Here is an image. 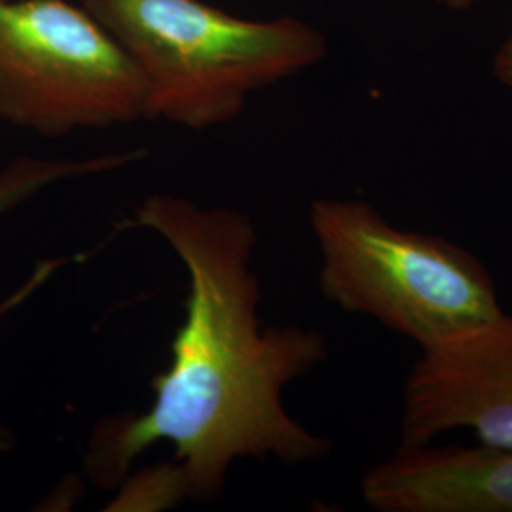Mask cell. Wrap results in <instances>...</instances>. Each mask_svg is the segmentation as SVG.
<instances>
[{"label":"cell","mask_w":512,"mask_h":512,"mask_svg":"<svg viewBox=\"0 0 512 512\" xmlns=\"http://www.w3.org/2000/svg\"><path fill=\"white\" fill-rule=\"evenodd\" d=\"M131 224L164 239L181 260L188 279L184 319L169 363L152 380V403L93 429L86 476L99 488H116L135 459L165 442L188 497L209 503L241 459L296 467L329 458L332 442L285 406V389L329 359V342L300 325H262L253 219L238 209L154 194L135 207Z\"/></svg>","instance_id":"1"},{"label":"cell","mask_w":512,"mask_h":512,"mask_svg":"<svg viewBox=\"0 0 512 512\" xmlns=\"http://www.w3.org/2000/svg\"><path fill=\"white\" fill-rule=\"evenodd\" d=\"M145 76L148 120L232 122L247 97L315 65L327 40L294 18L253 21L203 0H78Z\"/></svg>","instance_id":"2"},{"label":"cell","mask_w":512,"mask_h":512,"mask_svg":"<svg viewBox=\"0 0 512 512\" xmlns=\"http://www.w3.org/2000/svg\"><path fill=\"white\" fill-rule=\"evenodd\" d=\"M310 226L323 296L418 348L503 311L494 277L471 251L399 228L365 200L319 198L311 202Z\"/></svg>","instance_id":"3"},{"label":"cell","mask_w":512,"mask_h":512,"mask_svg":"<svg viewBox=\"0 0 512 512\" xmlns=\"http://www.w3.org/2000/svg\"><path fill=\"white\" fill-rule=\"evenodd\" d=\"M139 120L145 76L80 2L0 0V122L59 139Z\"/></svg>","instance_id":"4"},{"label":"cell","mask_w":512,"mask_h":512,"mask_svg":"<svg viewBox=\"0 0 512 512\" xmlns=\"http://www.w3.org/2000/svg\"><path fill=\"white\" fill-rule=\"evenodd\" d=\"M452 431L512 452L511 313L420 348L403 384L399 446H425Z\"/></svg>","instance_id":"5"},{"label":"cell","mask_w":512,"mask_h":512,"mask_svg":"<svg viewBox=\"0 0 512 512\" xmlns=\"http://www.w3.org/2000/svg\"><path fill=\"white\" fill-rule=\"evenodd\" d=\"M361 497L376 512H512V452L397 446L363 475Z\"/></svg>","instance_id":"6"},{"label":"cell","mask_w":512,"mask_h":512,"mask_svg":"<svg viewBox=\"0 0 512 512\" xmlns=\"http://www.w3.org/2000/svg\"><path fill=\"white\" fill-rule=\"evenodd\" d=\"M145 156L147 150L143 148L118 150L82 160H46L19 156L0 169V217L55 184L112 173L141 162ZM14 444V433L0 425V454L12 450Z\"/></svg>","instance_id":"7"},{"label":"cell","mask_w":512,"mask_h":512,"mask_svg":"<svg viewBox=\"0 0 512 512\" xmlns=\"http://www.w3.org/2000/svg\"><path fill=\"white\" fill-rule=\"evenodd\" d=\"M116 490L107 511H164L190 499L183 471L175 461L137 473L129 471Z\"/></svg>","instance_id":"8"},{"label":"cell","mask_w":512,"mask_h":512,"mask_svg":"<svg viewBox=\"0 0 512 512\" xmlns=\"http://www.w3.org/2000/svg\"><path fill=\"white\" fill-rule=\"evenodd\" d=\"M495 76L512 90V35L495 55Z\"/></svg>","instance_id":"9"},{"label":"cell","mask_w":512,"mask_h":512,"mask_svg":"<svg viewBox=\"0 0 512 512\" xmlns=\"http://www.w3.org/2000/svg\"><path fill=\"white\" fill-rule=\"evenodd\" d=\"M437 2L448 6V8H454V10H465L471 4H475L476 0H437Z\"/></svg>","instance_id":"10"}]
</instances>
